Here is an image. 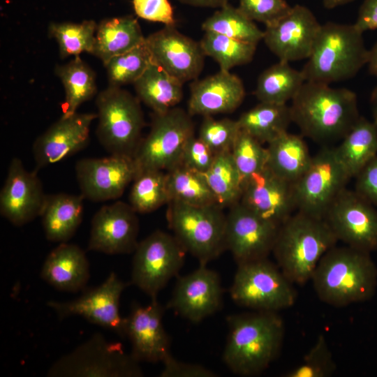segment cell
Masks as SVG:
<instances>
[{
	"label": "cell",
	"mask_w": 377,
	"mask_h": 377,
	"mask_svg": "<svg viewBox=\"0 0 377 377\" xmlns=\"http://www.w3.org/2000/svg\"><path fill=\"white\" fill-rule=\"evenodd\" d=\"M204 175L221 207H230L240 201L243 183L231 151L216 154Z\"/></svg>",
	"instance_id": "obj_36"
},
{
	"label": "cell",
	"mask_w": 377,
	"mask_h": 377,
	"mask_svg": "<svg viewBox=\"0 0 377 377\" xmlns=\"http://www.w3.org/2000/svg\"><path fill=\"white\" fill-rule=\"evenodd\" d=\"M96 105L100 144L110 154L133 158L145 126L140 101L121 87L109 85L98 94Z\"/></svg>",
	"instance_id": "obj_6"
},
{
	"label": "cell",
	"mask_w": 377,
	"mask_h": 377,
	"mask_svg": "<svg viewBox=\"0 0 377 377\" xmlns=\"http://www.w3.org/2000/svg\"><path fill=\"white\" fill-rule=\"evenodd\" d=\"M216 154L198 137L192 136L186 143L179 164L205 174L212 165Z\"/></svg>",
	"instance_id": "obj_46"
},
{
	"label": "cell",
	"mask_w": 377,
	"mask_h": 377,
	"mask_svg": "<svg viewBox=\"0 0 377 377\" xmlns=\"http://www.w3.org/2000/svg\"><path fill=\"white\" fill-rule=\"evenodd\" d=\"M161 377H215L216 374L203 365L179 361L170 353L162 362Z\"/></svg>",
	"instance_id": "obj_48"
},
{
	"label": "cell",
	"mask_w": 377,
	"mask_h": 377,
	"mask_svg": "<svg viewBox=\"0 0 377 377\" xmlns=\"http://www.w3.org/2000/svg\"><path fill=\"white\" fill-rule=\"evenodd\" d=\"M367 65L369 73L377 77V42L369 50Z\"/></svg>",
	"instance_id": "obj_52"
},
{
	"label": "cell",
	"mask_w": 377,
	"mask_h": 377,
	"mask_svg": "<svg viewBox=\"0 0 377 377\" xmlns=\"http://www.w3.org/2000/svg\"><path fill=\"white\" fill-rule=\"evenodd\" d=\"M239 9L253 21L269 25L290 10L285 0H239Z\"/></svg>",
	"instance_id": "obj_45"
},
{
	"label": "cell",
	"mask_w": 377,
	"mask_h": 377,
	"mask_svg": "<svg viewBox=\"0 0 377 377\" xmlns=\"http://www.w3.org/2000/svg\"><path fill=\"white\" fill-rule=\"evenodd\" d=\"M96 113H75L61 118L38 136L32 146L36 169L59 163L81 151L89 142Z\"/></svg>",
	"instance_id": "obj_23"
},
{
	"label": "cell",
	"mask_w": 377,
	"mask_h": 377,
	"mask_svg": "<svg viewBox=\"0 0 377 377\" xmlns=\"http://www.w3.org/2000/svg\"><path fill=\"white\" fill-rule=\"evenodd\" d=\"M54 72L65 91L62 117H67L76 113L82 103L96 94V75L80 56L75 57L66 64L57 65Z\"/></svg>",
	"instance_id": "obj_33"
},
{
	"label": "cell",
	"mask_w": 377,
	"mask_h": 377,
	"mask_svg": "<svg viewBox=\"0 0 377 377\" xmlns=\"http://www.w3.org/2000/svg\"><path fill=\"white\" fill-rule=\"evenodd\" d=\"M336 364L325 337L320 335L302 362L283 375L284 377H328L336 370Z\"/></svg>",
	"instance_id": "obj_43"
},
{
	"label": "cell",
	"mask_w": 377,
	"mask_h": 377,
	"mask_svg": "<svg viewBox=\"0 0 377 377\" xmlns=\"http://www.w3.org/2000/svg\"><path fill=\"white\" fill-rule=\"evenodd\" d=\"M239 202L279 226L297 209L293 184L279 177L267 166L244 183Z\"/></svg>",
	"instance_id": "obj_22"
},
{
	"label": "cell",
	"mask_w": 377,
	"mask_h": 377,
	"mask_svg": "<svg viewBox=\"0 0 377 377\" xmlns=\"http://www.w3.org/2000/svg\"><path fill=\"white\" fill-rule=\"evenodd\" d=\"M183 84L152 62L133 83L138 99L160 114L171 110L183 97Z\"/></svg>",
	"instance_id": "obj_29"
},
{
	"label": "cell",
	"mask_w": 377,
	"mask_h": 377,
	"mask_svg": "<svg viewBox=\"0 0 377 377\" xmlns=\"http://www.w3.org/2000/svg\"><path fill=\"white\" fill-rule=\"evenodd\" d=\"M126 283L114 272L98 287L85 291L77 299L67 302L48 301L60 319L81 316L89 322L125 337V318L119 313V301Z\"/></svg>",
	"instance_id": "obj_15"
},
{
	"label": "cell",
	"mask_w": 377,
	"mask_h": 377,
	"mask_svg": "<svg viewBox=\"0 0 377 377\" xmlns=\"http://www.w3.org/2000/svg\"><path fill=\"white\" fill-rule=\"evenodd\" d=\"M152 61L182 83L195 80L204 67L205 54L200 43L180 33L175 25L146 37Z\"/></svg>",
	"instance_id": "obj_20"
},
{
	"label": "cell",
	"mask_w": 377,
	"mask_h": 377,
	"mask_svg": "<svg viewBox=\"0 0 377 377\" xmlns=\"http://www.w3.org/2000/svg\"><path fill=\"white\" fill-rule=\"evenodd\" d=\"M335 149L349 177H355L377 155V124L360 116Z\"/></svg>",
	"instance_id": "obj_31"
},
{
	"label": "cell",
	"mask_w": 377,
	"mask_h": 377,
	"mask_svg": "<svg viewBox=\"0 0 377 377\" xmlns=\"http://www.w3.org/2000/svg\"><path fill=\"white\" fill-rule=\"evenodd\" d=\"M223 302L219 274L200 264L193 272L178 279L167 307L182 317L198 323L216 313Z\"/></svg>",
	"instance_id": "obj_21"
},
{
	"label": "cell",
	"mask_w": 377,
	"mask_h": 377,
	"mask_svg": "<svg viewBox=\"0 0 377 377\" xmlns=\"http://www.w3.org/2000/svg\"><path fill=\"white\" fill-rule=\"evenodd\" d=\"M84 197L66 193L47 195L40 217L45 237L53 242H67L82 223Z\"/></svg>",
	"instance_id": "obj_27"
},
{
	"label": "cell",
	"mask_w": 377,
	"mask_h": 377,
	"mask_svg": "<svg viewBox=\"0 0 377 377\" xmlns=\"http://www.w3.org/2000/svg\"><path fill=\"white\" fill-rule=\"evenodd\" d=\"M97 24L94 20L80 23L52 22L48 26V35L57 41L59 56L66 58L80 56L82 52L92 53Z\"/></svg>",
	"instance_id": "obj_40"
},
{
	"label": "cell",
	"mask_w": 377,
	"mask_h": 377,
	"mask_svg": "<svg viewBox=\"0 0 377 377\" xmlns=\"http://www.w3.org/2000/svg\"><path fill=\"white\" fill-rule=\"evenodd\" d=\"M179 2L198 7L221 8L230 0H178Z\"/></svg>",
	"instance_id": "obj_51"
},
{
	"label": "cell",
	"mask_w": 377,
	"mask_h": 377,
	"mask_svg": "<svg viewBox=\"0 0 377 377\" xmlns=\"http://www.w3.org/2000/svg\"><path fill=\"white\" fill-rule=\"evenodd\" d=\"M166 214L170 228L186 252L207 265L226 249V215L217 205L194 206L171 201Z\"/></svg>",
	"instance_id": "obj_7"
},
{
	"label": "cell",
	"mask_w": 377,
	"mask_h": 377,
	"mask_svg": "<svg viewBox=\"0 0 377 377\" xmlns=\"http://www.w3.org/2000/svg\"><path fill=\"white\" fill-rule=\"evenodd\" d=\"M337 242L324 219L297 211L280 226L272 252L284 275L302 286L311 280L321 258Z\"/></svg>",
	"instance_id": "obj_4"
},
{
	"label": "cell",
	"mask_w": 377,
	"mask_h": 377,
	"mask_svg": "<svg viewBox=\"0 0 377 377\" xmlns=\"http://www.w3.org/2000/svg\"><path fill=\"white\" fill-rule=\"evenodd\" d=\"M324 219L338 241L368 253L377 250V209L355 190L344 188Z\"/></svg>",
	"instance_id": "obj_13"
},
{
	"label": "cell",
	"mask_w": 377,
	"mask_h": 377,
	"mask_svg": "<svg viewBox=\"0 0 377 377\" xmlns=\"http://www.w3.org/2000/svg\"><path fill=\"white\" fill-rule=\"evenodd\" d=\"M152 62L151 54L145 41L125 53L112 57L103 64L109 85L121 87L124 84H133Z\"/></svg>",
	"instance_id": "obj_41"
},
{
	"label": "cell",
	"mask_w": 377,
	"mask_h": 377,
	"mask_svg": "<svg viewBox=\"0 0 377 377\" xmlns=\"http://www.w3.org/2000/svg\"><path fill=\"white\" fill-rule=\"evenodd\" d=\"M47 194L36 170H27L21 159L13 158L0 192V214L15 226L40 216Z\"/></svg>",
	"instance_id": "obj_18"
},
{
	"label": "cell",
	"mask_w": 377,
	"mask_h": 377,
	"mask_svg": "<svg viewBox=\"0 0 377 377\" xmlns=\"http://www.w3.org/2000/svg\"><path fill=\"white\" fill-rule=\"evenodd\" d=\"M191 115L179 108L155 114L148 135L133 156L138 171L168 170L179 164L186 142L194 135Z\"/></svg>",
	"instance_id": "obj_10"
},
{
	"label": "cell",
	"mask_w": 377,
	"mask_h": 377,
	"mask_svg": "<svg viewBox=\"0 0 377 377\" xmlns=\"http://www.w3.org/2000/svg\"><path fill=\"white\" fill-rule=\"evenodd\" d=\"M40 275L57 290L75 293L83 290L89 281V261L77 245L60 243L47 256Z\"/></svg>",
	"instance_id": "obj_26"
},
{
	"label": "cell",
	"mask_w": 377,
	"mask_h": 377,
	"mask_svg": "<svg viewBox=\"0 0 377 377\" xmlns=\"http://www.w3.org/2000/svg\"><path fill=\"white\" fill-rule=\"evenodd\" d=\"M205 31H212L241 41L258 44L263 38V31L239 8L227 3L202 24Z\"/></svg>",
	"instance_id": "obj_38"
},
{
	"label": "cell",
	"mask_w": 377,
	"mask_h": 377,
	"mask_svg": "<svg viewBox=\"0 0 377 377\" xmlns=\"http://www.w3.org/2000/svg\"><path fill=\"white\" fill-rule=\"evenodd\" d=\"M237 121L240 129L262 144H268L288 132L293 122L289 105L265 102L244 112Z\"/></svg>",
	"instance_id": "obj_32"
},
{
	"label": "cell",
	"mask_w": 377,
	"mask_h": 377,
	"mask_svg": "<svg viewBox=\"0 0 377 377\" xmlns=\"http://www.w3.org/2000/svg\"><path fill=\"white\" fill-rule=\"evenodd\" d=\"M135 13L141 18L175 25L173 9L168 0H133Z\"/></svg>",
	"instance_id": "obj_47"
},
{
	"label": "cell",
	"mask_w": 377,
	"mask_h": 377,
	"mask_svg": "<svg viewBox=\"0 0 377 377\" xmlns=\"http://www.w3.org/2000/svg\"><path fill=\"white\" fill-rule=\"evenodd\" d=\"M163 307L157 300L149 304L133 306L125 318V337L131 341L132 355L139 362H163L170 353V341L163 324Z\"/></svg>",
	"instance_id": "obj_24"
},
{
	"label": "cell",
	"mask_w": 377,
	"mask_h": 377,
	"mask_svg": "<svg viewBox=\"0 0 377 377\" xmlns=\"http://www.w3.org/2000/svg\"><path fill=\"white\" fill-rule=\"evenodd\" d=\"M368 52L363 32L354 24L327 22L301 71L306 81L330 85L354 77L367 65Z\"/></svg>",
	"instance_id": "obj_5"
},
{
	"label": "cell",
	"mask_w": 377,
	"mask_h": 377,
	"mask_svg": "<svg viewBox=\"0 0 377 377\" xmlns=\"http://www.w3.org/2000/svg\"><path fill=\"white\" fill-rule=\"evenodd\" d=\"M354 24L362 32L377 29V0H364Z\"/></svg>",
	"instance_id": "obj_50"
},
{
	"label": "cell",
	"mask_w": 377,
	"mask_h": 377,
	"mask_svg": "<svg viewBox=\"0 0 377 377\" xmlns=\"http://www.w3.org/2000/svg\"><path fill=\"white\" fill-rule=\"evenodd\" d=\"M311 281L323 302L344 306L374 296L377 267L370 253L348 246H334L320 260Z\"/></svg>",
	"instance_id": "obj_3"
},
{
	"label": "cell",
	"mask_w": 377,
	"mask_h": 377,
	"mask_svg": "<svg viewBox=\"0 0 377 377\" xmlns=\"http://www.w3.org/2000/svg\"><path fill=\"white\" fill-rule=\"evenodd\" d=\"M279 228L239 202L230 207L226 215V249L230 251L237 265L267 258Z\"/></svg>",
	"instance_id": "obj_14"
},
{
	"label": "cell",
	"mask_w": 377,
	"mask_h": 377,
	"mask_svg": "<svg viewBox=\"0 0 377 377\" xmlns=\"http://www.w3.org/2000/svg\"><path fill=\"white\" fill-rule=\"evenodd\" d=\"M370 103L372 111L373 121L377 124V85L371 92Z\"/></svg>",
	"instance_id": "obj_53"
},
{
	"label": "cell",
	"mask_w": 377,
	"mask_h": 377,
	"mask_svg": "<svg viewBox=\"0 0 377 377\" xmlns=\"http://www.w3.org/2000/svg\"><path fill=\"white\" fill-rule=\"evenodd\" d=\"M350 179L335 147H323L312 156L309 168L293 184L297 210L324 219Z\"/></svg>",
	"instance_id": "obj_12"
},
{
	"label": "cell",
	"mask_w": 377,
	"mask_h": 377,
	"mask_svg": "<svg viewBox=\"0 0 377 377\" xmlns=\"http://www.w3.org/2000/svg\"><path fill=\"white\" fill-rule=\"evenodd\" d=\"M231 154L243 184L253 174L267 166V148L242 129L235 141Z\"/></svg>",
	"instance_id": "obj_42"
},
{
	"label": "cell",
	"mask_w": 377,
	"mask_h": 377,
	"mask_svg": "<svg viewBox=\"0 0 377 377\" xmlns=\"http://www.w3.org/2000/svg\"><path fill=\"white\" fill-rule=\"evenodd\" d=\"M354 0H323V4L327 8H334L339 6L348 3Z\"/></svg>",
	"instance_id": "obj_54"
},
{
	"label": "cell",
	"mask_w": 377,
	"mask_h": 377,
	"mask_svg": "<svg viewBox=\"0 0 377 377\" xmlns=\"http://www.w3.org/2000/svg\"><path fill=\"white\" fill-rule=\"evenodd\" d=\"M239 131L237 120L214 119L206 116L200 125L198 138L216 155L231 151Z\"/></svg>",
	"instance_id": "obj_44"
},
{
	"label": "cell",
	"mask_w": 377,
	"mask_h": 377,
	"mask_svg": "<svg viewBox=\"0 0 377 377\" xmlns=\"http://www.w3.org/2000/svg\"><path fill=\"white\" fill-rule=\"evenodd\" d=\"M166 177L169 202L194 206L218 205L204 174L179 164L166 171Z\"/></svg>",
	"instance_id": "obj_35"
},
{
	"label": "cell",
	"mask_w": 377,
	"mask_h": 377,
	"mask_svg": "<svg viewBox=\"0 0 377 377\" xmlns=\"http://www.w3.org/2000/svg\"><path fill=\"white\" fill-rule=\"evenodd\" d=\"M145 39L135 18L126 16L106 19L97 24L91 54L105 64L112 57L144 43Z\"/></svg>",
	"instance_id": "obj_28"
},
{
	"label": "cell",
	"mask_w": 377,
	"mask_h": 377,
	"mask_svg": "<svg viewBox=\"0 0 377 377\" xmlns=\"http://www.w3.org/2000/svg\"><path fill=\"white\" fill-rule=\"evenodd\" d=\"M355 178V191L371 204L377 206V155Z\"/></svg>",
	"instance_id": "obj_49"
},
{
	"label": "cell",
	"mask_w": 377,
	"mask_h": 377,
	"mask_svg": "<svg viewBox=\"0 0 377 377\" xmlns=\"http://www.w3.org/2000/svg\"><path fill=\"white\" fill-rule=\"evenodd\" d=\"M186 250L174 235L156 230L138 242L133 259L131 283L156 300L158 293L182 267Z\"/></svg>",
	"instance_id": "obj_11"
},
{
	"label": "cell",
	"mask_w": 377,
	"mask_h": 377,
	"mask_svg": "<svg viewBox=\"0 0 377 377\" xmlns=\"http://www.w3.org/2000/svg\"><path fill=\"white\" fill-rule=\"evenodd\" d=\"M267 145V167L294 184L311 162L312 156L306 142L300 135L286 132Z\"/></svg>",
	"instance_id": "obj_30"
},
{
	"label": "cell",
	"mask_w": 377,
	"mask_h": 377,
	"mask_svg": "<svg viewBox=\"0 0 377 377\" xmlns=\"http://www.w3.org/2000/svg\"><path fill=\"white\" fill-rule=\"evenodd\" d=\"M139 220L130 204L117 201L101 207L91 220L88 250L106 254L135 251L138 244Z\"/></svg>",
	"instance_id": "obj_19"
},
{
	"label": "cell",
	"mask_w": 377,
	"mask_h": 377,
	"mask_svg": "<svg viewBox=\"0 0 377 377\" xmlns=\"http://www.w3.org/2000/svg\"><path fill=\"white\" fill-rule=\"evenodd\" d=\"M289 106L302 134L318 142L342 140L360 117L354 91L309 81Z\"/></svg>",
	"instance_id": "obj_1"
},
{
	"label": "cell",
	"mask_w": 377,
	"mask_h": 377,
	"mask_svg": "<svg viewBox=\"0 0 377 377\" xmlns=\"http://www.w3.org/2000/svg\"><path fill=\"white\" fill-rule=\"evenodd\" d=\"M133 183L129 202L137 213H150L168 203L167 177L164 170H139Z\"/></svg>",
	"instance_id": "obj_37"
},
{
	"label": "cell",
	"mask_w": 377,
	"mask_h": 377,
	"mask_svg": "<svg viewBox=\"0 0 377 377\" xmlns=\"http://www.w3.org/2000/svg\"><path fill=\"white\" fill-rule=\"evenodd\" d=\"M205 56L214 59L220 70L230 71L237 66L249 63L253 58L257 44L233 39L222 34L205 31L199 42Z\"/></svg>",
	"instance_id": "obj_39"
},
{
	"label": "cell",
	"mask_w": 377,
	"mask_h": 377,
	"mask_svg": "<svg viewBox=\"0 0 377 377\" xmlns=\"http://www.w3.org/2000/svg\"><path fill=\"white\" fill-rule=\"evenodd\" d=\"M223 360L235 374L250 376L265 370L282 347L285 327L275 311H256L228 317Z\"/></svg>",
	"instance_id": "obj_2"
},
{
	"label": "cell",
	"mask_w": 377,
	"mask_h": 377,
	"mask_svg": "<svg viewBox=\"0 0 377 377\" xmlns=\"http://www.w3.org/2000/svg\"><path fill=\"white\" fill-rule=\"evenodd\" d=\"M237 265L230 289L237 304L255 311L277 312L295 303L297 294L293 283L267 258Z\"/></svg>",
	"instance_id": "obj_9"
},
{
	"label": "cell",
	"mask_w": 377,
	"mask_h": 377,
	"mask_svg": "<svg viewBox=\"0 0 377 377\" xmlns=\"http://www.w3.org/2000/svg\"><path fill=\"white\" fill-rule=\"evenodd\" d=\"M246 94L242 80L230 71L218 73L191 85L188 112L203 117L229 113L242 103Z\"/></svg>",
	"instance_id": "obj_25"
},
{
	"label": "cell",
	"mask_w": 377,
	"mask_h": 377,
	"mask_svg": "<svg viewBox=\"0 0 377 377\" xmlns=\"http://www.w3.org/2000/svg\"><path fill=\"white\" fill-rule=\"evenodd\" d=\"M75 170L80 194L92 202L119 198L138 172L133 157L112 154L80 159Z\"/></svg>",
	"instance_id": "obj_16"
},
{
	"label": "cell",
	"mask_w": 377,
	"mask_h": 377,
	"mask_svg": "<svg viewBox=\"0 0 377 377\" xmlns=\"http://www.w3.org/2000/svg\"><path fill=\"white\" fill-rule=\"evenodd\" d=\"M305 82L302 71L293 68L289 62L279 61L259 75L254 94L260 102L286 104Z\"/></svg>",
	"instance_id": "obj_34"
},
{
	"label": "cell",
	"mask_w": 377,
	"mask_h": 377,
	"mask_svg": "<svg viewBox=\"0 0 377 377\" xmlns=\"http://www.w3.org/2000/svg\"><path fill=\"white\" fill-rule=\"evenodd\" d=\"M131 353L120 343L96 333L71 352L56 360L48 377H141L143 371Z\"/></svg>",
	"instance_id": "obj_8"
},
{
	"label": "cell",
	"mask_w": 377,
	"mask_h": 377,
	"mask_svg": "<svg viewBox=\"0 0 377 377\" xmlns=\"http://www.w3.org/2000/svg\"><path fill=\"white\" fill-rule=\"evenodd\" d=\"M320 27L307 7L296 5L284 16L265 26L263 40L279 61L290 63L307 59Z\"/></svg>",
	"instance_id": "obj_17"
}]
</instances>
